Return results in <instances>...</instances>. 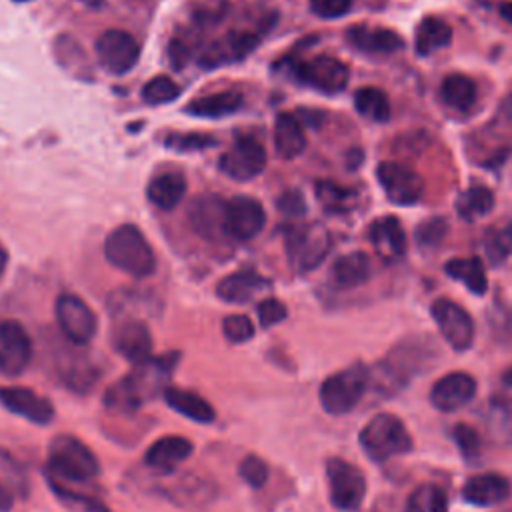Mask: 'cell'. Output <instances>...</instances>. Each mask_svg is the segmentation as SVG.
<instances>
[{
    "instance_id": "6da1fadb",
    "label": "cell",
    "mask_w": 512,
    "mask_h": 512,
    "mask_svg": "<svg viewBox=\"0 0 512 512\" xmlns=\"http://www.w3.org/2000/svg\"><path fill=\"white\" fill-rule=\"evenodd\" d=\"M178 358V352H168L162 356L148 358L142 364H136V368L130 374H126L108 388L104 404L116 412L138 410L144 402H148L158 392H164L168 388V378L174 366L178 364Z\"/></svg>"
},
{
    "instance_id": "7a4b0ae2",
    "label": "cell",
    "mask_w": 512,
    "mask_h": 512,
    "mask_svg": "<svg viewBox=\"0 0 512 512\" xmlns=\"http://www.w3.org/2000/svg\"><path fill=\"white\" fill-rule=\"evenodd\" d=\"M104 254L114 268L134 278H146L156 270L154 250L134 224L114 228L104 242Z\"/></svg>"
},
{
    "instance_id": "3957f363",
    "label": "cell",
    "mask_w": 512,
    "mask_h": 512,
    "mask_svg": "<svg viewBox=\"0 0 512 512\" xmlns=\"http://www.w3.org/2000/svg\"><path fill=\"white\" fill-rule=\"evenodd\" d=\"M48 468L52 478L86 482L98 476L100 466L94 452L70 434H58L48 448Z\"/></svg>"
},
{
    "instance_id": "277c9868",
    "label": "cell",
    "mask_w": 512,
    "mask_h": 512,
    "mask_svg": "<svg viewBox=\"0 0 512 512\" xmlns=\"http://www.w3.org/2000/svg\"><path fill=\"white\" fill-rule=\"evenodd\" d=\"M360 446L368 458L374 462H384L392 456L410 452L412 438L400 418L382 412L368 420V424L360 430Z\"/></svg>"
},
{
    "instance_id": "5b68a950",
    "label": "cell",
    "mask_w": 512,
    "mask_h": 512,
    "mask_svg": "<svg viewBox=\"0 0 512 512\" xmlns=\"http://www.w3.org/2000/svg\"><path fill=\"white\" fill-rule=\"evenodd\" d=\"M368 388V368L364 364L348 366L328 376L320 386V404L332 416H342L358 406Z\"/></svg>"
},
{
    "instance_id": "8992f818",
    "label": "cell",
    "mask_w": 512,
    "mask_h": 512,
    "mask_svg": "<svg viewBox=\"0 0 512 512\" xmlns=\"http://www.w3.org/2000/svg\"><path fill=\"white\" fill-rule=\"evenodd\" d=\"M326 478L330 502L338 510H356L366 494V478L362 470L344 458L326 460Z\"/></svg>"
},
{
    "instance_id": "52a82bcc",
    "label": "cell",
    "mask_w": 512,
    "mask_h": 512,
    "mask_svg": "<svg viewBox=\"0 0 512 512\" xmlns=\"http://www.w3.org/2000/svg\"><path fill=\"white\" fill-rule=\"evenodd\" d=\"M292 74L298 82L326 94L342 92L350 78L348 66L334 56H314L310 60H298L292 64Z\"/></svg>"
},
{
    "instance_id": "ba28073f",
    "label": "cell",
    "mask_w": 512,
    "mask_h": 512,
    "mask_svg": "<svg viewBox=\"0 0 512 512\" xmlns=\"http://www.w3.org/2000/svg\"><path fill=\"white\" fill-rule=\"evenodd\" d=\"M96 58L106 72L122 76L136 66L140 58V44L130 32L112 28L98 36Z\"/></svg>"
},
{
    "instance_id": "9c48e42d",
    "label": "cell",
    "mask_w": 512,
    "mask_h": 512,
    "mask_svg": "<svg viewBox=\"0 0 512 512\" xmlns=\"http://www.w3.org/2000/svg\"><path fill=\"white\" fill-rule=\"evenodd\" d=\"M56 322L62 330V334L78 346L88 344L96 330H98V320L92 308L78 296L74 294H62L56 300Z\"/></svg>"
},
{
    "instance_id": "30bf717a",
    "label": "cell",
    "mask_w": 512,
    "mask_h": 512,
    "mask_svg": "<svg viewBox=\"0 0 512 512\" xmlns=\"http://www.w3.org/2000/svg\"><path fill=\"white\" fill-rule=\"evenodd\" d=\"M288 258L296 272L314 270L330 250L328 230L320 224H308L298 228L288 238Z\"/></svg>"
},
{
    "instance_id": "8fae6325",
    "label": "cell",
    "mask_w": 512,
    "mask_h": 512,
    "mask_svg": "<svg viewBox=\"0 0 512 512\" xmlns=\"http://www.w3.org/2000/svg\"><path fill=\"white\" fill-rule=\"evenodd\" d=\"M430 314L444 336V340L456 350L464 352L472 346L474 340V322L472 316L454 300L438 298L430 306Z\"/></svg>"
},
{
    "instance_id": "7c38bea8",
    "label": "cell",
    "mask_w": 512,
    "mask_h": 512,
    "mask_svg": "<svg viewBox=\"0 0 512 512\" xmlns=\"http://www.w3.org/2000/svg\"><path fill=\"white\" fill-rule=\"evenodd\" d=\"M266 150L254 136H240L222 156L220 170L234 180H252L264 172Z\"/></svg>"
},
{
    "instance_id": "4fadbf2b",
    "label": "cell",
    "mask_w": 512,
    "mask_h": 512,
    "mask_svg": "<svg viewBox=\"0 0 512 512\" xmlns=\"http://www.w3.org/2000/svg\"><path fill=\"white\" fill-rule=\"evenodd\" d=\"M376 178L392 204L412 206L424 194L422 176L398 162H380L376 168Z\"/></svg>"
},
{
    "instance_id": "5bb4252c",
    "label": "cell",
    "mask_w": 512,
    "mask_h": 512,
    "mask_svg": "<svg viewBox=\"0 0 512 512\" xmlns=\"http://www.w3.org/2000/svg\"><path fill=\"white\" fill-rule=\"evenodd\" d=\"M266 224V212L256 198L234 196L224 202V232L236 240L256 238Z\"/></svg>"
},
{
    "instance_id": "9a60e30c",
    "label": "cell",
    "mask_w": 512,
    "mask_h": 512,
    "mask_svg": "<svg viewBox=\"0 0 512 512\" xmlns=\"http://www.w3.org/2000/svg\"><path fill=\"white\" fill-rule=\"evenodd\" d=\"M32 358V340L26 328L16 320L0 322V372L18 376Z\"/></svg>"
},
{
    "instance_id": "2e32d148",
    "label": "cell",
    "mask_w": 512,
    "mask_h": 512,
    "mask_svg": "<svg viewBox=\"0 0 512 512\" xmlns=\"http://www.w3.org/2000/svg\"><path fill=\"white\" fill-rule=\"evenodd\" d=\"M260 36H262L260 32H252V30H230L222 38L214 40L202 52V64L206 68H214V66L240 60L260 44Z\"/></svg>"
},
{
    "instance_id": "e0dca14e",
    "label": "cell",
    "mask_w": 512,
    "mask_h": 512,
    "mask_svg": "<svg viewBox=\"0 0 512 512\" xmlns=\"http://www.w3.org/2000/svg\"><path fill=\"white\" fill-rule=\"evenodd\" d=\"M476 394V380L468 372H450L436 380L430 390V402L442 412H452L468 404Z\"/></svg>"
},
{
    "instance_id": "ac0fdd59",
    "label": "cell",
    "mask_w": 512,
    "mask_h": 512,
    "mask_svg": "<svg viewBox=\"0 0 512 512\" xmlns=\"http://www.w3.org/2000/svg\"><path fill=\"white\" fill-rule=\"evenodd\" d=\"M0 402L10 412H14L34 424H48L54 418V406L50 404V400L36 394L30 388L4 386V388H0Z\"/></svg>"
},
{
    "instance_id": "d6986e66",
    "label": "cell",
    "mask_w": 512,
    "mask_h": 512,
    "mask_svg": "<svg viewBox=\"0 0 512 512\" xmlns=\"http://www.w3.org/2000/svg\"><path fill=\"white\" fill-rule=\"evenodd\" d=\"M112 344L118 354L134 364H142L152 358V334L142 320L122 322L114 330Z\"/></svg>"
},
{
    "instance_id": "ffe728a7",
    "label": "cell",
    "mask_w": 512,
    "mask_h": 512,
    "mask_svg": "<svg viewBox=\"0 0 512 512\" xmlns=\"http://www.w3.org/2000/svg\"><path fill=\"white\" fill-rule=\"evenodd\" d=\"M368 238L384 262H396L406 252V234L394 216L376 218L368 228Z\"/></svg>"
},
{
    "instance_id": "44dd1931",
    "label": "cell",
    "mask_w": 512,
    "mask_h": 512,
    "mask_svg": "<svg viewBox=\"0 0 512 512\" xmlns=\"http://www.w3.org/2000/svg\"><path fill=\"white\" fill-rule=\"evenodd\" d=\"M346 38L354 48L368 54H390L402 48V38L394 30L380 26L356 24L348 28Z\"/></svg>"
},
{
    "instance_id": "7402d4cb",
    "label": "cell",
    "mask_w": 512,
    "mask_h": 512,
    "mask_svg": "<svg viewBox=\"0 0 512 512\" xmlns=\"http://www.w3.org/2000/svg\"><path fill=\"white\" fill-rule=\"evenodd\" d=\"M192 454V442L184 436H162L146 450V464L158 472H172Z\"/></svg>"
},
{
    "instance_id": "603a6c76",
    "label": "cell",
    "mask_w": 512,
    "mask_h": 512,
    "mask_svg": "<svg viewBox=\"0 0 512 512\" xmlns=\"http://www.w3.org/2000/svg\"><path fill=\"white\" fill-rule=\"evenodd\" d=\"M462 496L466 502L476 506L500 504L510 496V482L500 474H480L466 480L462 486Z\"/></svg>"
},
{
    "instance_id": "cb8c5ba5",
    "label": "cell",
    "mask_w": 512,
    "mask_h": 512,
    "mask_svg": "<svg viewBox=\"0 0 512 512\" xmlns=\"http://www.w3.org/2000/svg\"><path fill=\"white\" fill-rule=\"evenodd\" d=\"M266 286H268L266 278H262L254 270H238L218 282L216 294L224 302L244 304L252 300L258 292H262Z\"/></svg>"
},
{
    "instance_id": "d4e9b609",
    "label": "cell",
    "mask_w": 512,
    "mask_h": 512,
    "mask_svg": "<svg viewBox=\"0 0 512 512\" xmlns=\"http://www.w3.org/2000/svg\"><path fill=\"white\" fill-rule=\"evenodd\" d=\"M274 146L280 158L292 160L306 148V136L300 120L290 112H280L274 122Z\"/></svg>"
},
{
    "instance_id": "484cf974",
    "label": "cell",
    "mask_w": 512,
    "mask_h": 512,
    "mask_svg": "<svg viewBox=\"0 0 512 512\" xmlns=\"http://www.w3.org/2000/svg\"><path fill=\"white\" fill-rule=\"evenodd\" d=\"M190 222L194 230L206 238L226 236L224 232V202L214 196L198 198L190 210Z\"/></svg>"
},
{
    "instance_id": "4316f807",
    "label": "cell",
    "mask_w": 512,
    "mask_h": 512,
    "mask_svg": "<svg viewBox=\"0 0 512 512\" xmlns=\"http://www.w3.org/2000/svg\"><path fill=\"white\" fill-rule=\"evenodd\" d=\"M186 194V178L180 172H162L146 188L148 200L160 210L176 208Z\"/></svg>"
},
{
    "instance_id": "83f0119b",
    "label": "cell",
    "mask_w": 512,
    "mask_h": 512,
    "mask_svg": "<svg viewBox=\"0 0 512 512\" xmlns=\"http://www.w3.org/2000/svg\"><path fill=\"white\" fill-rule=\"evenodd\" d=\"M164 400L166 404L176 410L178 414L194 420V422H202V424H208L216 418V412L212 408V404L202 398L200 394L196 392H190V390H182V388H174V386H168L164 390Z\"/></svg>"
},
{
    "instance_id": "f1b7e54d",
    "label": "cell",
    "mask_w": 512,
    "mask_h": 512,
    "mask_svg": "<svg viewBox=\"0 0 512 512\" xmlns=\"http://www.w3.org/2000/svg\"><path fill=\"white\" fill-rule=\"evenodd\" d=\"M242 104V94L236 90H224L200 96L186 106V112L200 118H222L236 112Z\"/></svg>"
},
{
    "instance_id": "f546056e",
    "label": "cell",
    "mask_w": 512,
    "mask_h": 512,
    "mask_svg": "<svg viewBox=\"0 0 512 512\" xmlns=\"http://www.w3.org/2000/svg\"><path fill=\"white\" fill-rule=\"evenodd\" d=\"M370 260L364 252H348L332 264V280L338 288H354L368 280Z\"/></svg>"
},
{
    "instance_id": "4dcf8cb0",
    "label": "cell",
    "mask_w": 512,
    "mask_h": 512,
    "mask_svg": "<svg viewBox=\"0 0 512 512\" xmlns=\"http://www.w3.org/2000/svg\"><path fill=\"white\" fill-rule=\"evenodd\" d=\"M414 38H416L414 40L416 52L420 56H428V54H432V52H436V50H440V48L450 44L452 28L444 20H440L436 16H428V18H424L418 24Z\"/></svg>"
},
{
    "instance_id": "1f68e13d",
    "label": "cell",
    "mask_w": 512,
    "mask_h": 512,
    "mask_svg": "<svg viewBox=\"0 0 512 512\" xmlns=\"http://www.w3.org/2000/svg\"><path fill=\"white\" fill-rule=\"evenodd\" d=\"M444 270H446L448 276L462 282L472 294L480 296L488 288V278H486L484 264L476 256H472V258H452V260L446 262Z\"/></svg>"
},
{
    "instance_id": "d6a6232c",
    "label": "cell",
    "mask_w": 512,
    "mask_h": 512,
    "mask_svg": "<svg viewBox=\"0 0 512 512\" xmlns=\"http://www.w3.org/2000/svg\"><path fill=\"white\" fill-rule=\"evenodd\" d=\"M444 104L454 110H468L476 102V84L464 74H450L440 84Z\"/></svg>"
},
{
    "instance_id": "836d02e7",
    "label": "cell",
    "mask_w": 512,
    "mask_h": 512,
    "mask_svg": "<svg viewBox=\"0 0 512 512\" xmlns=\"http://www.w3.org/2000/svg\"><path fill=\"white\" fill-rule=\"evenodd\" d=\"M354 106L360 116L372 122H386L390 118V100L388 96L374 86H364L354 94Z\"/></svg>"
},
{
    "instance_id": "e575fe53",
    "label": "cell",
    "mask_w": 512,
    "mask_h": 512,
    "mask_svg": "<svg viewBox=\"0 0 512 512\" xmlns=\"http://www.w3.org/2000/svg\"><path fill=\"white\" fill-rule=\"evenodd\" d=\"M494 208V194L486 186H472L464 190L456 200V212L464 220H476L486 216Z\"/></svg>"
},
{
    "instance_id": "d590c367",
    "label": "cell",
    "mask_w": 512,
    "mask_h": 512,
    "mask_svg": "<svg viewBox=\"0 0 512 512\" xmlns=\"http://www.w3.org/2000/svg\"><path fill=\"white\" fill-rule=\"evenodd\" d=\"M316 198L328 212H348L354 208L356 202V192L352 188L340 186L330 180H320L316 182Z\"/></svg>"
},
{
    "instance_id": "8d00e7d4",
    "label": "cell",
    "mask_w": 512,
    "mask_h": 512,
    "mask_svg": "<svg viewBox=\"0 0 512 512\" xmlns=\"http://www.w3.org/2000/svg\"><path fill=\"white\" fill-rule=\"evenodd\" d=\"M446 494L436 484H420L406 502L404 512H446Z\"/></svg>"
},
{
    "instance_id": "74e56055",
    "label": "cell",
    "mask_w": 512,
    "mask_h": 512,
    "mask_svg": "<svg viewBox=\"0 0 512 512\" xmlns=\"http://www.w3.org/2000/svg\"><path fill=\"white\" fill-rule=\"evenodd\" d=\"M48 484H50L52 492L56 494V498L76 512H108V508L100 500L86 496L82 492H76L52 476H48Z\"/></svg>"
},
{
    "instance_id": "f35d334b",
    "label": "cell",
    "mask_w": 512,
    "mask_h": 512,
    "mask_svg": "<svg viewBox=\"0 0 512 512\" xmlns=\"http://www.w3.org/2000/svg\"><path fill=\"white\" fill-rule=\"evenodd\" d=\"M180 96V86L166 74L154 76L142 88V100L150 106H160L176 100Z\"/></svg>"
},
{
    "instance_id": "ab89813d",
    "label": "cell",
    "mask_w": 512,
    "mask_h": 512,
    "mask_svg": "<svg viewBox=\"0 0 512 512\" xmlns=\"http://www.w3.org/2000/svg\"><path fill=\"white\" fill-rule=\"evenodd\" d=\"M222 332H224L228 342L242 344V342H248L254 336V324L244 314H232V316L224 318Z\"/></svg>"
},
{
    "instance_id": "60d3db41",
    "label": "cell",
    "mask_w": 512,
    "mask_h": 512,
    "mask_svg": "<svg viewBox=\"0 0 512 512\" xmlns=\"http://www.w3.org/2000/svg\"><path fill=\"white\" fill-rule=\"evenodd\" d=\"M238 472H240L242 480L252 488H262L268 480V464L260 456H254V454L246 456L240 462Z\"/></svg>"
},
{
    "instance_id": "b9f144b4",
    "label": "cell",
    "mask_w": 512,
    "mask_h": 512,
    "mask_svg": "<svg viewBox=\"0 0 512 512\" xmlns=\"http://www.w3.org/2000/svg\"><path fill=\"white\" fill-rule=\"evenodd\" d=\"M452 436H454V442L458 444L460 452L464 458H474L478 452H480V436L478 432L468 426V424H456L452 428Z\"/></svg>"
},
{
    "instance_id": "7bdbcfd3",
    "label": "cell",
    "mask_w": 512,
    "mask_h": 512,
    "mask_svg": "<svg viewBox=\"0 0 512 512\" xmlns=\"http://www.w3.org/2000/svg\"><path fill=\"white\" fill-rule=\"evenodd\" d=\"M446 222L442 218H432V220H426L422 222L418 228H416V240L420 246L424 248H434L436 244L442 242V238L446 236Z\"/></svg>"
},
{
    "instance_id": "ee69618b",
    "label": "cell",
    "mask_w": 512,
    "mask_h": 512,
    "mask_svg": "<svg viewBox=\"0 0 512 512\" xmlns=\"http://www.w3.org/2000/svg\"><path fill=\"white\" fill-rule=\"evenodd\" d=\"M288 310L284 306V302H280L278 298H264L258 304V320L262 328H270L274 324H280L286 318Z\"/></svg>"
},
{
    "instance_id": "f6af8a7d",
    "label": "cell",
    "mask_w": 512,
    "mask_h": 512,
    "mask_svg": "<svg viewBox=\"0 0 512 512\" xmlns=\"http://www.w3.org/2000/svg\"><path fill=\"white\" fill-rule=\"evenodd\" d=\"M166 146L176 152H192V150H204L210 146H216V140L204 134H188V136H170L166 140Z\"/></svg>"
},
{
    "instance_id": "bcb514c9",
    "label": "cell",
    "mask_w": 512,
    "mask_h": 512,
    "mask_svg": "<svg viewBox=\"0 0 512 512\" xmlns=\"http://www.w3.org/2000/svg\"><path fill=\"white\" fill-rule=\"evenodd\" d=\"M352 8V0H310V10L320 18H340L348 14Z\"/></svg>"
},
{
    "instance_id": "7dc6e473",
    "label": "cell",
    "mask_w": 512,
    "mask_h": 512,
    "mask_svg": "<svg viewBox=\"0 0 512 512\" xmlns=\"http://www.w3.org/2000/svg\"><path fill=\"white\" fill-rule=\"evenodd\" d=\"M278 208L288 214V216H300L304 214L306 210V204H304V198L300 192L296 190H288L284 192L280 198H278Z\"/></svg>"
},
{
    "instance_id": "c3c4849f",
    "label": "cell",
    "mask_w": 512,
    "mask_h": 512,
    "mask_svg": "<svg viewBox=\"0 0 512 512\" xmlns=\"http://www.w3.org/2000/svg\"><path fill=\"white\" fill-rule=\"evenodd\" d=\"M484 246H486L488 258H490L494 264H500V262L508 256V252H506V248H504V244H502V240H500V232H498V230H492V228H490V230L486 232Z\"/></svg>"
},
{
    "instance_id": "681fc988",
    "label": "cell",
    "mask_w": 512,
    "mask_h": 512,
    "mask_svg": "<svg viewBox=\"0 0 512 512\" xmlns=\"http://www.w3.org/2000/svg\"><path fill=\"white\" fill-rule=\"evenodd\" d=\"M12 508V494L10 490L0 482V512H8Z\"/></svg>"
},
{
    "instance_id": "f907efd6",
    "label": "cell",
    "mask_w": 512,
    "mask_h": 512,
    "mask_svg": "<svg viewBox=\"0 0 512 512\" xmlns=\"http://www.w3.org/2000/svg\"><path fill=\"white\" fill-rule=\"evenodd\" d=\"M498 232H500V240H502L506 252L510 254V252H512V222H508V224L504 226V230H498Z\"/></svg>"
},
{
    "instance_id": "816d5d0a",
    "label": "cell",
    "mask_w": 512,
    "mask_h": 512,
    "mask_svg": "<svg viewBox=\"0 0 512 512\" xmlns=\"http://www.w3.org/2000/svg\"><path fill=\"white\" fill-rule=\"evenodd\" d=\"M500 114L508 120H512V92L502 100V106H500Z\"/></svg>"
},
{
    "instance_id": "f5cc1de1",
    "label": "cell",
    "mask_w": 512,
    "mask_h": 512,
    "mask_svg": "<svg viewBox=\"0 0 512 512\" xmlns=\"http://www.w3.org/2000/svg\"><path fill=\"white\" fill-rule=\"evenodd\" d=\"M498 12H500V16H502L506 22H510V24H512V2H510V0L500 2Z\"/></svg>"
},
{
    "instance_id": "db71d44e",
    "label": "cell",
    "mask_w": 512,
    "mask_h": 512,
    "mask_svg": "<svg viewBox=\"0 0 512 512\" xmlns=\"http://www.w3.org/2000/svg\"><path fill=\"white\" fill-rule=\"evenodd\" d=\"M6 264H8V252H6V248L0 244V278H2L4 270H6Z\"/></svg>"
},
{
    "instance_id": "11a10c76",
    "label": "cell",
    "mask_w": 512,
    "mask_h": 512,
    "mask_svg": "<svg viewBox=\"0 0 512 512\" xmlns=\"http://www.w3.org/2000/svg\"><path fill=\"white\" fill-rule=\"evenodd\" d=\"M78 2H82L86 6H100L104 0H78Z\"/></svg>"
},
{
    "instance_id": "9f6ffc18",
    "label": "cell",
    "mask_w": 512,
    "mask_h": 512,
    "mask_svg": "<svg viewBox=\"0 0 512 512\" xmlns=\"http://www.w3.org/2000/svg\"><path fill=\"white\" fill-rule=\"evenodd\" d=\"M504 382H506V384H510V386H512V368H510V370H508V372H506V374H504Z\"/></svg>"
},
{
    "instance_id": "6f0895ef",
    "label": "cell",
    "mask_w": 512,
    "mask_h": 512,
    "mask_svg": "<svg viewBox=\"0 0 512 512\" xmlns=\"http://www.w3.org/2000/svg\"><path fill=\"white\" fill-rule=\"evenodd\" d=\"M14 2H32V0H14Z\"/></svg>"
}]
</instances>
